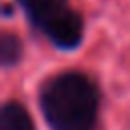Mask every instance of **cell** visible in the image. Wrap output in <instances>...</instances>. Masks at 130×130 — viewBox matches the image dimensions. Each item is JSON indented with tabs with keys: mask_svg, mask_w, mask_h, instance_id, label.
I'll return each mask as SVG.
<instances>
[{
	"mask_svg": "<svg viewBox=\"0 0 130 130\" xmlns=\"http://www.w3.org/2000/svg\"><path fill=\"white\" fill-rule=\"evenodd\" d=\"M39 104L51 130H95L100 91L85 73L63 71L49 77L41 87Z\"/></svg>",
	"mask_w": 130,
	"mask_h": 130,
	"instance_id": "obj_1",
	"label": "cell"
},
{
	"mask_svg": "<svg viewBox=\"0 0 130 130\" xmlns=\"http://www.w3.org/2000/svg\"><path fill=\"white\" fill-rule=\"evenodd\" d=\"M32 26H37L55 47L75 49L83 39V20L69 8L67 0H18Z\"/></svg>",
	"mask_w": 130,
	"mask_h": 130,
	"instance_id": "obj_2",
	"label": "cell"
},
{
	"mask_svg": "<svg viewBox=\"0 0 130 130\" xmlns=\"http://www.w3.org/2000/svg\"><path fill=\"white\" fill-rule=\"evenodd\" d=\"M0 130H35V122L20 102H6L0 112Z\"/></svg>",
	"mask_w": 130,
	"mask_h": 130,
	"instance_id": "obj_3",
	"label": "cell"
},
{
	"mask_svg": "<svg viewBox=\"0 0 130 130\" xmlns=\"http://www.w3.org/2000/svg\"><path fill=\"white\" fill-rule=\"evenodd\" d=\"M22 57V43L16 35L12 32H2L0 35V61L2 67L8 69L12 65H16Z\"/></svg>",
	"mask_w": 130,
	"mask_h": 130,
	"instance_id": "obj_4",
	"label": "cell"
}]
</instances>
